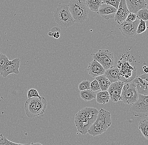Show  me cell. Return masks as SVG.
<instances>
[{"mask_svg":"<svg viewBox=\"0 0 148 145\" xmlns=\"http://www.w3.org/2000/svg\"><path fill=\"white\" fill-rule=\"evenodd\" d=\"M99 111L96 108H83L75 115L74 123L78 131L82 135L88 133V131L97 119Z\"/></svg>","mask_w":148,"mask_h":145,"instance_id":"cell-1","label":"cell"},{"mask_svg":"<svg viewBox=\"0 0 148 145\" xmlns=\"http://www.w3.org/2000/svg\"><path fill=\"white\" fill-rule=\"evenodd\" d=\"M111 124L110 112L104 109H100L96 120L90 127L88 133L94 137L101 135L106 131Z\"/></svg>","mask_w":148,"mask_h":145,"instance_id":"cell-2","label":"cell"},{"mask_svg":"<svg viewBox=\"0 0 148 145\" xmlns=\"http://www.w3.org/2000/svg\"><path fill=\"white\" fill-rule=\"evenodd\" d=\"M47 105V101L43 97L27 99L24 107L26 114L29 118L38 117L44 113Z\"/></svg>","mask_w":148,"mask_h":145,"instance_id":"cell-3","label":"cell"},{"mask_svg":"<svg viewBox=\"0 0 148 145\" xmlns=\"http://www.w3.org/2000/svg\"><path fill=\"white\" fill-rule=\"evenodd\" d=\"M70 13L76 22L82 24L87 19L88 10L81 0H71L68 4Z\"/></svg>","mask_w":148,"mask_h":145,"instance_id":"cell-4","label":"cell"},{"mask_svg":"<svg viewBox=\"0 0 148 145\" xmlns=\"http://www.w3.org/2000/svg\"><path fill=\"white\" fill-rule=\"evenodd\" d=\"M53 17L55 22L62 27H69L75 22L66 4L59 5L54 11Z\"/></svg>","mask_w":148,"mask_h":145,"instance_id":"cell-5","label":"cell"},{"mask_svg":"<svg viewBox=\"0 0 148 145\" xmlns=\"http://www.w3.org/2000/svg\"><path fill=\"white\" fill-rule=\"evenodd\" d=\"M130 112L135 117H147L148 96L138 95L137 101L131 104Z\"/></svg>","mask_w":148,"mask_h":145,"instance_id":"cell-6","label":"cell"},{"mask_svg":"<svg viewBox=\"0 0 148 145\" xmlns=\"http://www.w3.org/2000/svg\"><path fill=\"white\" fill-rule=\"evenodd\" d=\"M92 57L93 60L100 64L105 70L115 66L113 54L109 50H99L93 54Z\"/></svg>","mask_w":148,"mask_h":145,"instance_id":"cell-7","label":"cell"},{"mask_svg":"<svg viewBox=\"0 0 148 145\" xmlns=\"http://www.w3.org/2000/svg\"><path fill=\"white\" fill-rule=\"evenodd\" d=\"M139 94L133 83L124 85L121 91L120 100L124 103L132 104L137 101Z\"/></svg>","mask_w":148,"mask_h":145,"instance_id":"cell-8","label":"cell"},{"mask_svg":"<svg viewBox=\"0 0 148 145\" xmlns=\"http://www.w3.org/2000/svg\"><path fill=\"white\" fill-rule=\"evenodd\" d=\"M140 19L137 18L134 22H129L125 20L120 25L119 29L123 36L128 38L134 37L136 35Z\"/></svg>","mask_w":148,"mask_h":145,"instance_id":"cell-9","label":"cell"},{"mask_svg":"<svg viewBox=\"0 0 148 145\" xmlns=\"http://www.w3.org/2000/svg\"><path fill=\"white\" fill-rule=\"evenodd\" d=\"M120 65V66H117L120 70L119 75L120 81L124 82L125 79L127 80V82L132 81L134 78L131 76H133L135 78L136 74V67H133L128 63H121Z\"/></svg>","mask_w":148,"mask_h":145,"instance_id":"cell-10","label":"cell"},{"mask_svg":"<svg viewBox=\"0 0 148 145\" xmlns=\"http://www.w3.org/2000/svg\"><path fill=\"white\" fill-rule=\"evenodd\" d=\"M139 95H148V75L145 73L134 78L133 82Z\"/></svg>","mask_w":148,"mask_h":145,"instance_id":"cell-11","label":"cell"},{"mask_svg":"<svg viewBox=\"0 0 148 145\" xmlns=\"http://www.w3.org/2000/svg\"><path fill=\"white\" fill-rule=\"evenodd\" d=\"M124 82L119 81L111 83L107 91L110 95V99L114 102L120 100V95Z\"/></svg>","mask_w":148,"mask_h":145,"instance_id":"cell-12","label":"cell"},{"mask_svg":"<svg viewBox=\"0 0 148 145\" xmlns=\"http://www.w3.org/2000/svg\"><path fill=\"white\" fill-rule=\"evenodd\" d=\"M20 62L21 61L19 58H15L11 61L9 60L3 71L0 75L3 77L6 78L11 74H19Z\"/></svg>","mask_w":148,"mask_h":145,"instance_id":"cell-13","label":"cell"},{"mask_svg":"<svg viewBox=\"0 0 148 145\" xmlns=\"http://www.w3.org/2000/svg\"><path fill=\"white\" fill-rule=\"evenodd\" d=\"M129 13L126 3L125 0H120L118 9L114 18L117 24L120 25L126 20Z\"/></svg>","mask_w":148,"mask_h":145,"instance_id":"cell-14","label":"cell"},{"mask_svg":"<svg viewBox=\"0 0 148 145\" xmlns=\"http://www.w3.org/2000/svg\"><path fill=\"white\" fill-rule=\"evenodd\" d=\"M117 9L113 6L106 3H102L99 8L97 14L106 20L114 18Z\"/></svg>","mask_w":148,"mask_h":145,"instance_id":"cell-15","label":"cell"},{"mask_svg":"<svg viewBox=\"0 0 148 145\" xmlns=\"http://www.w3.org/2000/svg\"><path fill=\"white\" fill-rule=\"evenodd\" d=\"M130 12L136 14L139 10L147 8V4L145 0H125Z\"/></svg>","mask_w":148,"mask_h":145,"instance_id":"cell-16","label":"cell"},{"mask_svg":"<svg viewBox=\"0 0 148 145\" xmlns=\"http://www.w3.org/2000/svg\"><path fill=\"white\" fill-rule=\"evenodd\" d=\"M89 74L92 77L103 75L105 71V69L96 60H93L89 64L87 68Z\"/></svg>","mask_w":148,"mask_h":145,"instance_id":"cell-17","label":"cell"},{"mask_svg":"<svg viewBox=\"0 0 148 145\" xmlns=\"http://www.w3.org/2000/svg\"><path fill=\"white\" fill-rule=\"evenodd\" d=\"M119 72L120 70L118 67L114 66L112 68L105 70L103 75L109 79L111 83H114L120 81Z\"/></svg>","mask_w":148,"mask_h":145,"instance_id":"cell-18","label":"cell"},{"mask_svg":"<svg viewBox=\"0 0 148 145\" xmlns=\"http://www.w3.org/2000/svg\"><path fill=\"white\" fill-rule=\"evenodd\" d=\"M95 79L98 81L101 91H107L111 84L109 79L104 75L97 76Z\"/></svg>","mask_w":148,"mask_h":145,"instance_id":"cell-19","label":"cell"},{"mask_svg":"<svg viewBox=\"0 0 148 145\" xmlns=\"http://www.w3.org/2000/svg\"><path fill=\"white\" fill-rule=\"evenodd\" d=\"M96 98L97 102L100 104H106L110 99V95L107 91L98 92Z\"/></svg>","mask_w":148,"mask_h":145,"instance_id":"cell-20","label":"cell"},{"mask_svg":"<svg viewBox=\"0 0 148 145\" xmlns=\"http://www.w3.org/2000/svg\"><path fill=\"white\" fill-rule=\"evenodd\" d=\"M79 95L82 99L86 101L92 100L96 97V94L95 92L90 89L80 91Z\"/></svg>","mask_w":148,"mask_h":145,"instance_id":"cell-21","label":"cell"},{"mask_svg":"<svg viewBox=\"0 0 148 145\" xmlns=\"http://www.w3.org/2000/svg\"><path fill=\"white\" fill-rule=\"evenodd\" d=\"M102 3L101 0H86V4L87 7L91 11L96 12H98Z\"/></svg>","mask_w":148,"mask_h":145,"instance_id":"cell-22","label":"cell"},{"mask_svg":"<svg viewBox=\"0 0 148 145\" xmlns=\"http://www.w3.org/2000/svg\"><path fill=\"white\" fill-rule=\"evenodd\" d=\"M139 129L147 140L148 139V119L147 117L140 121L138 125Z\"/></svg>","mask_w":148,"mask_h":145,"instance_id":"cell-23","label":"cell"},{"mask_svg":"<svg viewBox=\"0 0 148 145\" xmlns=\"http://www.w3.org/2000/svg\"><path fill=\"white\" fill-rule=\"evenodd\" d=\"M9 61L8 57L5 54L0 52V74L3 71Z\"/></svg>","mask_w":148,"mask_h":145,"instance_id":"cell-24","label":"cell"},{"mask_svg":"<svg viewBox=\"0 0 148 145\" xmlns=\"http://www.w3.org/2000/svg\"><path fill=\"white\" fill-rule=\"evenodd\" d=\"M137 18L144 21H147L148 19V11L147 8L139 10L136 14Z\"/></svg>","mask_w":148,"mask_h":145,"instance_id":"cell-25","label":"cell"},{"mask_svg":"<svg viewBox=\"0 0 148 145\" xmlns=\"http://www.w3.org/2000/svg\"><path fill=\"white\" fill-rule=\"evenodd\" d=\"M147 27L146 25V21L140 19L139 23L137 29V34H140L146 31Z\"/></svg>","mask_w":148,"mask_h":145,"instance_id":"cell-26","label":"cell"},{"mask_svg":"<svg viewBox=\"0 0 148 145\" xmlns=\"http://www.w3.org/2000/svg\"><path fill=\"white\" fill-rule=\"evenodd\" d=\"M90 82L88 80H83L78 84L79 90L80 91L90 89Z\"/></svg>","mask_w":148,"mask_h":145,"instance_id":"cell-27","label":"cell"},{"mask_svg":"<svg viewBox=\"0 0 148 145\" xmlns=\"http://www.w3.org/2000/svg\"><path fill=\"white\" fill-rule=\"evenodd\" d=\"M27 97L28 99L31 97H41L37 89L34 88H30L28 90Z\"/></svg>","mask_w":148,"mask_h":145,"instance_id":"cell-28","label":"cell"},{"mask_svg":"<svg viewBox=\"0 0 148 145\" xmlns=\"http://www.w3.org/2000/svg\"><path fill=\"white\" fill-rule=\"evenodd\" d=\"M102 3H106L113 6L116 9H118L120 0H101Z\"/></svg>","mask_w":148,"mask_h":145,"instance_id":"cell-29","label":"cell"},{"mask_svg":"<svg viewBox=\"0 0 148 145\" xmlns=\"http://www.w3.org/2000/svg\"><path fill=\"white\" fill-rule=\"evenodd\" d=\"M0 145H29L28 144H20L14 143L8 140L6 138L3 137L0 141Z\"/></svg>","mask_w":148,"mask_h":145,"instance_id":"cell-30","label":"cell"},{"mask_svg":"<svg viewBox=\"0 0 148 145\" xmlns=\"http://www.w3.org/2000/svg\"><path fill=\"white\" fill-rule=\"evenodd\" d=\"M90 89L94 91V92L100 89L99 84L98 81L96 79H94L93 81L90 82Z\"/></svg>","mask_w":148,"mask_h":145,"instance_id":"cell-31","label":"cell"},{"mask_svg":"<svg viewBox=\"0 0 148 145\" xmlns=\"http://www.w3.org/2000/svg\"><path fill=\"white\" fill-rule=\"evenodd\" d=\"M51 32H52L51 37H53L56 39H58L60 38L61 30L59 27H54L51 30Z\"/></svg>","mask_w":148,"mask_h":145,"instance_id":"cell-32","label":"cell"},{"mask_svg":"<svg viewBox=\"0 0 148 145\" xmlns=\"http://www.w3.org/2000/svg\"><path fill=\"white\" fill-rule=\"evenodd\" d=\"M137 16L136 14L132 13L130 12L127 16V17L126 18L125 21L127 22H134L136 19Z\"/></svg>","mask_w":148,"mask_h":145,"instance_id":"cell-33","label":"cell"},{"mask_svg":"<svg viewBox=\"0 0 148 145\" xmlns=\"http://www.w3.org/2000/svg\"><path fill=\"white\" fill-rule=\"evenodd\" d=\"M143 69L144 73L148 74V68L147 66L145 65V66H143Z\"/></svg>","mask_w":148,"mask_h":145,"instance_id":"cell-34","label":"cell"},{"mask_svg":"<svg viewBox=\"0 0 148 145\" xmlns=\"http://www.w3.org/2000/svg\"><path fill=\"white\" fill-rule=\"evenodd\" d=\"M43 145L42 144H40V143H31V144H30V145Z\"/></svg>","mask_w":148,"mask_h":145,"instance_id":"cell-35","label":"cell"},{"mask_svg":"<svg viewBox=\"0 0 148 145\" xmlns=\"http://www.w3.org/2000/svg\"><path fill=\"white\" fill-rule=\"evenodd\" d=\"M3 135L1 134H0V141H1V140L3 138Z\"/></svg>","mask_w":148,"mask_h":145,"instance_id":"cell-36","label":"cell"},{"mask_svg":"<svg viewBox=\"0 0 148 145\" xmlns=\"http://www.w3.org/2000/svg\"><path fill=\"white\" fill-rule=\"evenodd\" d=\"M52 35V32H49L48 33V35L49 36H51Z\"/></svg>","mask_w":148,"mask_h":145,"instance_id":"cell-37","label":"cell"}]
</instances>
